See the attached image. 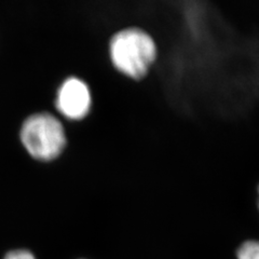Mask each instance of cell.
<instances>
[{
    "label": "cell",
    "mask_w": 259,
    "mask_h": 259,
    "mask_svg": "<svg viewBox=\"0 0 259 259\" xmlns=\"http://www.w3.org/2000/svg\"><path fill=\"white\" fill-rule=\"evenodd\" d=\"M55 108L69 122L84 120L92 108V93L83 79L68 76L59 85Z\"/></svg>",
    "instance_id": "3957f363"
},
{
    "label": "cell",
    "mask_w": 259,
    "mask_h": 259,
    "mask_svg": "<svg viewBox=\"0 0 259 259\" xmlns=\"http://www.w3.org/2000/svg\"><path fill=\"white\" fill-rule=\"evenodd\" d=\"M20 137L32 158L46 162L60 158L68 145L66 126L48 111L34 113L24 121Z\"/></svg>",
    "instance_id": "7a4b0ae2"
},
{
    "label": "cell",
    "mask_w": 259,
    "mask_h": 259,
    "mask_svg": "<svg viewBox=\"0 0 259 259\" xmlns=\"http://www.w3.org/2000/svg\"><path fill=\"white\" fill-rule=\"evenodd\" d=\"M108 56L120 75L139 81L148 75L157 61L158 51L148 32L139 27H125L110 37Z\"/></svg>",
    "instance_id": "6da1fadb"
},
{
    "label": "cell",
    "mask_w": 259,
    "mask_h": 259,
    "mask_svg": "<svg viewBox=\"0 0 259 259\" xmlns=\"http://www.w3.org/2000/svg\"><path fill=\"white\" fill-rule=\"evenodd\" d=\"M257 197H258V200H257V206H258V210H259V185H258V188H257Z\"/></svg>",
    "instance_id": "8992f818"
},
{
    "label": "cell",
    "mask_w": 259,
    "mask_h": 259,
    "mask_svg": "<svg viewBox=\"0 0 259 259\" xmlns=\"http://www.w3.org/2000/svg\"><path fill=\"white\" fill-rule=\"evenodd\" d=\"M238 259H259V240L250 239L240 243L237 247Z\"/></svg>",
    "instance_id": "277c9868"
},
{
    "label": "cell",
    "mask_w": 259,
    "mask_h": 259,
    "mask_svg": "<svg viewBox=\"0 0 259 259\" xmlns=\"http://www.w3.org/2000/svg\"><path fill=\"white\" fill-rule=\"evenodd\" d=\"M5 259H36V257L27 249H14L8 253Z\"/></svg>",
    "instance_id": "5b68a950"
}]
</instances>
